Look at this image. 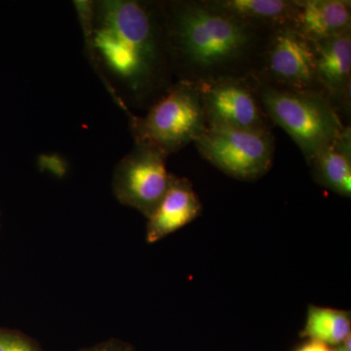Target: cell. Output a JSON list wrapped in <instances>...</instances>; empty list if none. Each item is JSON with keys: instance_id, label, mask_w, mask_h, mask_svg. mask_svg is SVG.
Wrapping results in <instances>:
<instances>
[{"instance_id": "7a4b0ae2", "label": "cell", "mask_w": 351, "mask_h": 351, "mask_svg": "<svg viewBox=\"0 0 351 351\" xmlns=\"http://www.w3.org/2000/svg\"><path fill=\"white\" fill-rule=\"evenodd\" d=\"M173 75L200 85L248 77L274 29L252 24L204 1L160 3Z\"/></svg>"}, {"instance_id": "30bf717a", "label": "cell", "mask_w": 351, "mask_h": 351, "mask_svg": "<svg viewBox=\"0 0 351 351\" xmlns=\"http://www.w3.org/2000/svg\"><path fill=\"white\" fill-rule=\"evenodd\" d=\"M316 77L332 105L350 106L351 31L314 43Z\"/></svg>"}, {"instance_id": "e0dca14e", "label": "cell", "mask_w": 351, "mask_h": 351, "mask_svg": "<svg viewBox=\"0 0 351 351\" xmlns=\"http://www.w3.org/2000/svg\"><path fill=\"white\" fill-rule=\"evenodd\" d=\"M297 351H334L331 346L319 343V341H308L298 348Z\"/></svg>"}, {"instance_id": "3957f363", "label": "cell", "mask_w": 351, "mask_h": 351, "mask_svg": "<svg viewBox=\"0 0 351 351\" xmlns=\"http://www.w3.org/2000/svg\"><path fill=\"white\" fill-rule=\"evenodd\" d=\"M253 80L267 117L271 123L287 132L307 163L335 142L348 127L341 122L339 110L326 94L279 89L254 77Z\"/></svg>"}, {"instance_id": "9c48e42d", "label": "cell", "mask_w": 351, "mask_h": 351, "mask_svg": "<svg viewBox=\"0 0 351 351\" xmlns=\"http://www.w3.org/2000/svg\"><path fill=\"white\" fill-rule=\"evenodd\" d=\"M202 205L193 184L186 178L171 174L169 186L162 200L147 219V243L160 241L195 221Z\"/></svg>"}, {"instance_id": "5b68a950", "label": "cell", "mask_w": 351, "mask_h": 351, "mask_svg": "<svg viewBox=\"0 0 351 351\" xmlns=\"http://www.w3.org/2000/svg\"><path fill=\"white\" fill-rule=\"evenodd\" d=\"M195 145L208 162L241 181H256L267 174L276 149L271 131L223 126H208Z\"/></svg>"}, {"instance_id": "9a60e30c", "label": "cell", "mask_w": 351, "mask_h": 351, "mask_svg": "<svg viewBox=\"0 0 351 351\" xmlns=\"http://www.w3.org/2000/svg\"><path fill=\"white\" fill-rule=\"evenodd\" d=\"M0 351H43L27 335L13 330H0Z\"/></svg>"}, {"instance_id": "ac0fdd59", "label": "cell", "mask_w": 351, "mask_h": 351, "mask_svg": "<svg viewBox=\"0 0 351 351\" xmlns=\"http://www.w3.org/2000/svg\"><path fill=\"white\" fill-rule=\"evenodd\" d=\"M334 351H346L345 348H343V346H336V348H335Z\"/></svg>"}, {"instance_id": "6da1fadb", "label": "cell", "mask_w": 351, "mask_h": 351, "mask_svg": "<svg viewBox=\"0 0 351 351\" xmlns=\"http://www.w3.org/2000/svg\"><path fill=\"white\" fill-rule=\"evenodd\" d=\"M75 5L88 55L99 69L136 105L158 100L173 84L160 3L101 0Z\"/></svg>"}, {"instance_id": "8992f818", "label": "cell", "mask_w": 351, "mask_h": 351, "mask_svg": "<svg viewBox=\"0 0 351 351\" xmlns=\"http://www.w3.org/2000/svg\"><path fill=\"white\" fill-rule=\"evenodd\" d=\"M269 86L324 93L316 77L315 45L292 25L270 32L253 75Z\"/></svg>"}, {"instance_id": "4fadbf2b", "label": "cell", "mask_w": 351, "mask_h": 351, "mask_svg": "<svg viewBox=\"0 0 351 351\" xmlns=\"http://www.w3.org/2000/svg\"><path fill=\"white\" fill-rule=\"evenodd\" d=\"M210 2L235 17L269 29L292 25L294 17V0H210Z\"/></svg>"}, {"instance_id": "7c38bea8", "label": "cell", "mask_w": 351, "mask_h": 351, "mask_svg": "<svg viewBox=\"0 0 351 351\" xmlns=\"http://www.w3.org/2000/svg\"><path fill=\"white\" fill-rule=\"evenodd\" d=\"M316 184L345 197L351 196V131L346 127L335 142L309 161Z\"/></svg>"}, {"instance_id": "ba28073f", "label": "cell", "mask_w": 351, "mask_h": 351, "mask_svg": "<svg viewBox=\"0 0 351 351\" xmlns=\"http://www.w3.org/2000/svg\"><path fill=\"white\" fill-rule=\"evenodd\" d=\"M208 126L271 131L253 77H230L197 85Z\"/></svg>"}, {"instance_id": "2e32d148", "label": "cell", "mask_w": 351, "mask_h": 351, "mask_svg": "<svg viewBox=\"0 0 351 351\" xmlns=\"http://www.w3.org/2000/svg\"><path fill=\"white\" fill-rule=\"evenodd\" d=\"M77 351H133V350L130 346L120 339H110Z\"/></svg>"}, {"instance_id": "8fae6325", "label": "cell", "mask_w": 351, "mask_h": 351, "mask_svg": "<svg viewBox=\"0 0 351 351\" xmlns=\"http://www.w3.org/2000/svg\"><path fill=\"white\" fill-rule=\"evenodd\" d=\"M292 27L317 43L351 31V3L346 0H294Z\"/></svg>"}, {"instance_id": "5bb4252c", "label": "cell", "mask_w": 351, "mask_h": 351, "mask_svg": "<svg viewBox=\"0 0 351 351\" xmlns=\"http://www.w3.org/2000/svg\"><path fill=\"white\" fill-rule=\"evenodd\" d=\"M302 336L329 346H341L351 336L350 313L332 307L311 306L307 309Z\"/></svg>"}, {"instance_id": "52a82bcc", "label": "cell", "mask_w": 351, "mask_h": 351, "mask_svg": "<svg viewBox=\"0 0 351 351\" xmlns=\"http://www.w3.org/2000/svg\"><path fill=\"white\" fill-rule=\"evenodd\" d=\"M166 159L156 147L135 143L113 171L112 186L117 199L149 219L169 186Z\"/></svg>"}, {"instance_id": "277c9868", "label": "cell", "mask_w": 351, "mask_h": 351, "mask_svg": "<svg viewBox=\"0 0 351 351\" xmlns=\"http://www.w3.org/2000/svg\"><path fill=\"white\" fill-rule=\"evenodd\" d=\"M130 117L135 143L152 145L167 157L195 143L208 127L197 85L182 80L173 83L145 117Z\"/></svg>"}]
</instances>
